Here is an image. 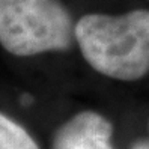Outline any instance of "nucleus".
I'll list each match as a JSON object with an SVG mask.
<instances>
[{
  "instance_id": "1",
  "label": "nucleus",
  "mask_w": 149,
  "mask_h": 149,
  "mask_svg": "<svg viewBox=\"0 0 149 149\" xmlns=\"http://www.w3.org/2000/svg\"><path fill=\"white\" fill-rule=\"evenodd\" d=\"M81 56L96 72L134 81L149 72V9L86 14L74 24Z\"/></svg>"
},
{
  "instance_id": "2",
  "label": "nucleus",
  "mask_w": 149,
  "mask_h": 149,
  "mask_svg": "<svg viewBox=\"0 0 149 149\" xmlns=\"http://www.w3.org/2000/svg\"><path fill=\"white\" fill-rule=\"evenodd\" d=\"M74 23L60 0H0V45L18 57L68 51Z\"/></svg>"
},
{
  "instance_id": "3",
  "label": "nucleus",
  "mask_w": 149,
  "mask_h": 149,
  "mask_svg": "<svg viewBox=\"0 0 149 149\" xmlns=\"http://www.w3.org/2000/svg\"><path fill=\"white\" fill-rule=\"evenodd\" d=\"M109 119L84 110L60 125L53 139V149H113Z\"/></svg>"
},
{
  "instance_id": "4",
  "label": "nucleus",
  "mask_w": 149,
  "mask_h": 149,
  "mask_svg": "<svg viewBox=\"0 0 149 149\" xmlns=\"http://www.w3.org/2000/svg\"><path fill=\"white\" fill-rule=\"evenodd\" d=\"M0 149H41L29 131L0 111Z\"/></svg>"
},
{
  "instance_id": "5",
  "label": "nucleus",
  "mask_w": 149,
  "mask_h": 149,
  "mask_svg": "<svg viewBox=\"0 0 149 149\" xmlns=\"http://www.w3.org/2000/svg\"><path fill=\"white\" fill-rule=\"evenodd\" d=\"M131 149H149V139L139 140V142H136L133 145V148H131Z\"/></svg>"
}]
</instances>
